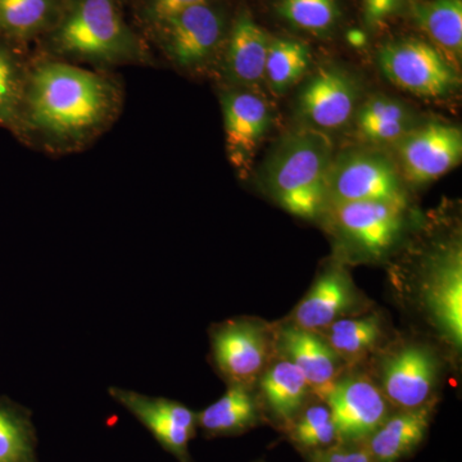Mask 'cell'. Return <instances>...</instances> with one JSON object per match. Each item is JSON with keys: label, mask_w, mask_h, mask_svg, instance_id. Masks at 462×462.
Wrapping results in <instances>:
<instances>
[{"label": "cell", "mask_w": 462, "mask_h": 462, "mask_svg": "<svg viewBox=\"0 0 462 462\" xmlns=\"http://www.w3.org/2000/svg\"><path fill=\"white\" fill-rule=\"evenodd\" d=\"M65 0H0V38L23 42L42 39L56 26Z\"/></svg>", "instance_id": "obj_24"}, {"label": "cell", "mask_w": 462, "mask_h": 462, "mask_svg": "<svg viewBox=\"0 0 462 462\" xmlns=\"http://www.w3.org/2000/svg\"><path fill=\"white\" fill-rule=\"evenodd\" d=\"M231 163L245 169L272 125V111L256 91L225 88L220 96Z\"/></svg>", "instance_id": "obj_18"}, {"label": "cell", "mask_w": 462, "mask_h": 462, "mask_svg": "<svg viewBox=\"0 0 462 462\" xmlns=\"http://www.w3.org/2000/svg\"><path fill=\"white\" fill-rule=\"evenodd\" d=\"M369 306L370 300L356 287L345 264L331 263L318 275L284 322L321 333L340 319L369 311Z\"/></svg>", "instance_id": "obj_12"}, {"label": "cell", "mask_w": 462, "mask_h": 462, "mask_svg": "<svg viewBox=\"0 0 462 462\" xmlns=\"http://www.w3.org/2000/svg\"><path fill=\"white\" fill-rule=\"evenodd\" d=\"M380 69L392 84L422 98H442L460 83L456 69L430 42L403 38L383 45Z\"/></svg>", "instance_id": "obj_9"}, {"label": "cell", "mask_w": 462, "mask_h": 462, "mask_svg": "<svg viewBox=\"0 0 462 462\" xmlns=\"http://www.w3.org/2000/svg\"><path fill=\"white\" fill-rule=\"evenodd\" d=\"M124 102L123 83L106 69L39 54L30 60L25 93L11 133L47 154L76 153L114 126Z\"/></svg>", "instance_id": "obj_1"}, {"label": "cell", "mask_w": 462, "mask_h": 462, "mask_svg": "<svg viewBox=\"0 0 462 462\" xmlns=\"http://www.w3.org/2000/svg\"><path fill=\"white\" fill-rule=\"evenodd\" d=\"M356 123L360 135L373 144H397L415 127L411 111L387 96L367 99L358 109Z\"/></svg>", "instance_id": "obj_25"}, {"label": "cell", "mask_w": 462, "mask_h": 462, "mask_svg": "<svg viewBox=\"0 0 462 462\" xmlns=\"http://www.w3.org/2000/svg\"><path fill=\"white\" fill-rule=\"evenodd\" d=\"M334 145L321 130L307 126L278 143L263 169V184L276 205L303 220H318L327 209V182Z\"/></svg>", "instance_id": "obj_3"}, {"label": "cell", "mask_w": 462, "mask_h": 462, "mask_svg": "<svg viewBox=\"0 0 462 462\" xmlns=\"http://www.w3.org/2000/svg\"><path fill=\"white\" fill-rule=\"evenodd\" d=\"M273 36L247 11L231 18L229 33L216 71L226 88L254 91L264 83V65Z\"/></svg>", "instance_id": "obj_15"}, {"label": "cell", "mask_w": 462, "mask_h": 462, "mask_svg": "<svg viewBox=\"0 0 462 462\" xmlns=\"http://www.w3.org/2000/svg\"><path fill=\"white\" fill-rule=\"evenodd\" d=\"M256 462H266V461H263V460H261V461H256Z\"/></svg>", "instance_id": "obj_34"}, {"label": "cell", "mask_w": 462, "mask_h": 462, "mask_svg": "<svg viewBox=\"0 0 462 462\" xmlns=\"http://www.w3.org/2000/svg\"><path fill=\"white\" fill-rule=\"evenodd\" d=\"M276 12L294 29L316 36L333 32L340 20L338 0H278Z\"/></svg>", "instance_id": "obj_30"}, {"label": "cell", "mask_w": 462, "mask_h": 462, "mask_svg": "<svg viewBox=\"0 0 462 462\" xmlns=\"http://www.w3.org/2000/svg\"><path fill=\"white\" fill-rule=\"evenodd\" d=\"M437 401L413 410H397L364 440L373 462H400L411 455L430 430Z\"/></svg>", "instance_id": "obj_20"}, {"label": "cell", "mask_w": 462, "mask_h": 462, "mask_svg": "<svg viewBox=\"0 0 462 462\" xmlns=\"http://www.w3.org/2000/svg\"><path fill=\"white\" fill-rule=\"evenodd\" d=\"M263 416L256 388L229 385L223 397L197 412V427L207 437L236 436L257 427Z\"/></svg>", "instance_id": "obj_21"}, {"label": "cell", "mask_w": 462, "mask_h": 462, "mask_svg": "<svg viewBox=\"0 0 462 462\" xmlns=\"http://www.w3.org/2000/svg\"><path fill=\"white\" fill-rule=\"evenodd\" d=\"M309 455L310 462H373L364 442H338Z\"/></svg>", "instance_id": "obj_32"}, {"label": "cell", "mask_w": 462, "mask_h": 462, "mask_svg": "<svg viewBox=\"0 0 462 462\" xmlns=\"http://www.w3.org/2000/svg\"><path fill=\"white\" fill-rule=\"evenodd\" d=\"M0 462H38L32 415L5 397H0Z\"/></svg>", "instance_id": "obj_27"}, {"label": "cell", "mask_w": 462, "mask_h": 462, "mask_svg": "<svg viewBox=\"0 0 462 462\" xmlns=\"http://www.w3.org/2000/svg\"><path fill=\"white\" fill-rule=\"evenodd\" d=\"M311 63L309 45L296 39L272 38L264 65V83L276 94L287 93Z\"/></svg>", "instance_id": "obj_28"}, {"label": "cell", "mask_w": 462, "mask_h": 462, "mask_svg": "<svg viewBox=\"0 0 462 462\" xmlns=\"http://www.w3.org/2000/svg\"><path fill=\"white\" fill-rule=\"evenodd\" d=\"M397 149L404 178L412 184H428L460 163L462 133L451 125L427 124L410 130Z\"/></svg>", "instance_id": "obj_14"}, {"label": "cell", "mask_w": 462, "mask_h": 462, "mask_svg": "<svg viewBox=\"0 0 462 462\" xmlns=\"http://www.w3.org/2000/svg\"><path fill=\"white\" fill-rule=\"evenodd\" d=\"M407 205L364 200L328 207L322 217L346 257L363 263L383 260L393 251L406 226Z\"/></svg>", "instance_id": "obj_6"}, {"label": "cell", "mask_w": 462, "mask_h": 462, "mask_svg": "<svg viewBox=\"0 0 462 462\" xmlns=\"http://www.w3.org/2000/svg\"><path fill=\"white\" fill-rule=\"evenodd\" d=\"M416 309L437 338L460 356L462 346V248L460 240L438 245L421 263L413 288Z\"/></svg>", "instance_id": "obj_5"}, {"label": "cell", "mask_w": 462, "mask_h": 462, "mask_svg": "<svg viewBox=\"0 0 462 462\" xmlns=\"http://www.w3.org/2000/svg\"><path fill=\"white\" fill-rule=\"evenodd\" d=\"M284 431L291 442L306 454L329 448L339 442L329 406L318 397L307 402Z\"/></svg>", "instance_id": "obj_29"}, {"label": "cell", "mask_w": 462, "mask_h": 462, "mask_svg": "<svg viewBox=\"0 0 462 462\" xmlns=\"http://www.w3.org/2000/svg\"><path fill=\"white\" fill-rule=\"evenodd\" d=\"M30 60L21 44L0 38V127L11 132L20 111Z\"/></svg>", "instance_id": "obj_26"}, {"label": "cell", "mask_w": 462, "mask_h": 462, "mask_svg": "<svg viewBox=\"0 0 462 462\" xmlns=\"http://www.w3.org/2000/svg\"><path fill=\"white\" fill-rule=\"evenodd\" d=\"M275 351L296 365L314 396L324 401L336 380L348 367L320 333L282 321L275 325Z\"/></svg>", "instance_id": "obj_17"}, {"label": "cell", "mask_w": 462, "mask_h": 462, "mask_svg": "<svg viewBox=\"0 0 462 462\" xmlns=\"http://www.w3.org/2000/svg\"><path fill=\"white\" fill-rule=\"evenodd\" d=\"M231 18L224 0H214L166 18L148 35L176 69L202 74L217 67Z\"/></svg>", "instance_id": "obj_4"}, {"label": "cell", "mask_w": 462, "mask_h": 462, "mask_svg": "<svg viewBox=\"0 0 462 462\" xmlns=\"http://www.w3.org/2000/svg\"><path fill=\"white\" fill-rule=\"evenodd\" d=\"M108 393L138 419L167 452L180 462H191L189 443L199 430L197 412L178 401L145 396L130 389L111 387Z\"/></svg>", "instance_id": "obj_13"}, {"label": "cell", "mask_w": 462, "mask_h": 462, "mask_svg": "<svg viewBox=\"0 0 462 462\" xmlns=\"http://www.w3.org/2000/svg\"><path fill=\"white\" fill-rule=\"evenodd\" d=\"M416 25L458 69L462 56V0H419L411 5Z\"/></svg>", "instance_id": "obj_23"}, {"label": "cell", "mask_w": 462, "mask_h": 462, "mask_svg": "<svg viewBox=\"0 0 462 462\" xmlns=\"http://www.w3.org/2000/svg\"><path fill=\"white\" fill-rule=\"evenodd\" d=\"M275 325L258 318H234L209 329L212 361L227 385L256 388L275 355Z\"/></svg>", "instance_id": "obj_8"}, {"label": "cell", "mask_w": 462, "mask_h": 462, "mask_svg": "<svg viewBox=\"0 0 462 462\" xmlns=\"http://www.w3.org/2000/svg\"><path fill=\"white\" fill-rule=\"evenodd\" d=\"M207 2L214 0H136V17L143 29L148 32L166 18Z\"/></svg>", "instance_id": "obj_31"}, {"label": "cell", "mask_w": 462, "mask_h": 462, "mask_svg": "<svg viewBox=\"0 0 462 462\" xmlns=\"http://www.w3.org/2000/svg\"><path fill=\"white\" fill-rule=\"evenodd\" d=\"M320 334L349 369L375 354L383 346L385 321L379 312L366 311L340 319Z\"/></svg>", "instance_id": "obj_22"}, {"label": "cell", "mask_w": 462, "mask_h": 462, "mask_svg": "<svg viewBox=\"0 0 462 462\" xmlns=\"http://www.w3.org/2000/svg\"><path fill=\"white\" fill-rule=\"evenodd\" d=\"M327 208L340 203L383 200L407 205L396 166L375 151H354L334 158L327 182Z\"/></svg>", "instance_id": "obj_10"}, {"label": "cell", "mask_w": 462, "mask_h": 462, "mask_svg": "<svg viewBox=\"0 0 462 462\" xmlns=\"http://www.w3.org/2000/svg\"><path fill=\"white\" fill-rule=\"evenodd\" d=\"M41 54L106 69L152 66L147 41L125 21L117 0H65L56 26L41 39Z\"/></svg>", "instance_id": "obj_2"}, {"label": "cell", "mask_w": 462, "mask_h": 462, "mask_svg": "<svg viewBox=\"0 0 462 462\" xmlns=\"http://www.w3.org/2000/svg\"><path fill=\"white\" fill-rule=\"evenodd\" d=\"M357 100L354 79L337 67H324L300 90L298 112L314 129L337 130L354 117Z\"/></svg>", "instance_id": "obj_16"}, {"label": "cell", "mask_w": 462, "mask_h": 462, "mask_svg": "<svg viewBox=\"0 0 462 462\" xmlns=\"http://www.w3.org/2000/svg\"><path fill=\"white\" fill-rule=\"evenodd\" d=\"M329 406L339 442H364L393 412L370 374L349 367L329 389Z\"/></svg>", "instance_id": "obj_11"}, {"label": "cell", "mask_w": 462, "mask_h": 462, "mask_svg": "<svg viewBox=\"0 0 462 462\" xmlns=\"http://www.w3.org/2000/svg\"><path fill=\"white\" fill-rule=\"evenodd\" d=\"M256 389L263 412L272 416L282 430L315 397L302 372L276 351L258 379Z\"/></svg>", "instance_id": "obj_19"}, {"label": "cell", "mask_w": 462, "mask_h": 462, "mask_svg": "<svg viewBox=\"0 0 462 462\" xmlns=\"http://www.w3.org/2000/svg\"><path fill=\"white\" fill-rule=\"evenodd\" d=\"M374 375L391 406L413 410L437 400L442 361L436 349L419 340H401L375 352Z\"/></svg>", "instance_id": "obj_7"}, {"label": "cell", "mask_w": 462, "mask_h": 462, "mask_svg": "<svg viewBox=\"0 0 462 462\" xmlns=\"http://www.w3.org/2000/svg\"><path fill=\"white\" fill-rule=\"evenodd\" d=\"M364 21L372 30L383 29L400 12L403 0H361Z\"/></svg>", "instance_id": "obj_33"}]
</instances>
